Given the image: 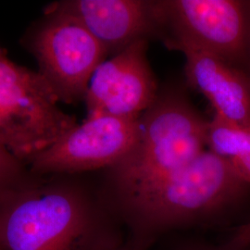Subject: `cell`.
<instances>
[{
  "instance_id": "obj_1",
  "label": "cell",
  "mask_w": 250,
  "mask_h": 250,
  "mask_svg": "<svg viewBox=\"0 0 250 250\" xmlns=\"http://www.w3.org/2000/svg\"><path fill=\"white\" fill-rule=\"evenodd\" d=\"M126 241L148 250L162 236L238 223L250 203V185L206 149L187 166L133 191L105 196Z\"/></svg>"
},
{
  "instance_id": "obj_2",
  "label": "cell",
  "mask_w": 250,
  "mask_h": 250,
  "mask_svg": "<svg viewBox=\"0 0 250 250\" xmlns=\"http://www.w3.org/2000/svg\"><path fill=\"white\" fill-rule=\"evenodd\" d=\"M125 241L101 187L76 174L34 175L0 200L3 250H108Z\"/></svg>"
},
{
  "instance_id": "obj_3",
  "label": "cell",
  "mask_w": 250,
  "mask_h": 250,
  "mask_svg": "<svg viewBox=\"0 0 250 250\" xmlns=\"http://www.w3.org/2000/svg\"><path fill=\"white\" fill-rule=\"evenodd\" d=\"M207 125L178 94L158 96L138 118L132 149L106 170L101 186L104 195L133 191L187 166L207 149Z\"/></svg>"
},
{
  "instance_id": "obj_4",
  "label": "cell",
  "mask_w": 250,
  "mask_h": 250,
  "mask_svg": "<svg viewBox=\"0 0 250 250\" xmlns=\"http://www.w3.org/2000/svg\"><path fill=\"white\" fill-rule=\"evenodd\" d=\"M59 102L39 72L13 62L0 46V145L25 166L78 125Z\"/></svg>"
},
{
  "instance_id": "obj_5",
  "label": "cell",
  "mask_w": 250,
  "mask_h": 250,
  "mask_svg": "<svg viewBox=\"0 0 250 250\" xmlns=\"http://www.w3.org/2000/svg\"><path fill=\"white\" fill-rule=\"evenodd\" d=\"M165 43L186 42L246 72L250 51V1H153Z\"/></svg>"
},
{
  "instance_id": "obj_6",
  "label": "cell",
  "mask_w": 250,
  "mask_h": 250,
  "mask_svg": "<svg viewBox=\"0 0 250 250\" xmlns=\"http://www.w3.org/2000/svg\"><path fill=\"white\" fill-rule=\"evenodd\" d=\"M45 14L48 19L31 46L38 72L60 102L84 100L90 81L105 62L107 51L71 15L57 10H45Z\"/></svg>"
},
{
  "instance_id": "obj_7",
  "label": "cell",
  "mask_w": 250,
  "mask_h": 250,
  "mask_svg": "<svg viewBox=\"0 0 250 250\" xmlns=\"http://www.w3.org/2000/svg\"><path fill=\"white\" fill-rule=\"evenodd\" d=\"M138 118H86L37 155L29 165L32 174H80L107 170L122 161L133 147Z\"/></svg>"
},
{
  "instance_id": "obj_8",
  "label": "cell",
  "mask_w": 250,
  "mask_h": 250,
  "mask_svg": "<svg viewBox=\"0 0 250 250\" xmlns=\"http://www.w3.org/2000/svg\"><path fill=\"white\" fill-rule=\"evenodd\" d=\"M146 51L147 39H140L99 66L84 98L86 118L136 119L151 107L158 93Z\"/></svg>"
},
{
  "instance_id": "obj_9",
  "label": "cell",
  "mask_w": 250,
  "mask_h": 250,
  "mask_svg": "<svg viewBox=\"0 0 250 250\" xmlns=\"http://www.w3.org/2000/svg\"><path fill=\"white\" fill-rule=\"evenodd\" d=\"M57 10L76 19L113 56L128 45L158 32L153 1L70 0L51 4Z\"/></svg>"
},
{
  "instance_id": "obj_10",
  "label": "cell",
  "mask_w": 250,
  "mask_h": 250,
  "mask_svg": "<svg viewBox=\"0 0 250 250\" xmlns=\"http://www.w3.org/2000/svg\"><path fill=\"white\" fill-rule=\"evenodd\" d=\"M184 54L189 84L202 94L215 115L250 129V77L212 54L186 42L165 43Z\"/></svg>"
},
{
  "instance_id": "obj_11",
  "label": "cell",
  "mask_w": 250,
  "mask_h": 250,
  "mask_svg": "<svg viewBox=\"0 0 250 250\" xmlns=\"http://www.w3.org/2000/svg\"><path fill=\"white\" fill-rule=\"evenodd\" d=\"M207 149L223 159L250 185V129L215 115L207 125Z\"/></svg>"
},
{
  "instance_id": "obj_12",
  "label": "cell",
  "mask_w": 250,
  "mask_h": 250,
  "mask_svg": "<svg viewBox=\"0 0 250 250\" xmlns=\"http://www.w3.org/2000/svg\"><path fill=\"white\" fill-rule=\"evenodd\" d=\"M26 167L0 145V200L33 178L34 174Z\"/></svg>"
},
{
  "instance_id": "obj_13",
  "label": "cell",
  "mask_w": 250,
  "mask_h": 250,
  "mask_svg": "<svg viewBox=\"0 0 250 250\" xmlns=\"http://www.w3.org/2000/svg\"><path fill=\"white\" fill-rule=\"evenodd\" d=\"M170 250H250V249L235 244L229 239L221 244H215L200 237L183 236L173 241Z\"/></svg>"
},
{
  "instance_id": "obj_14",
  "label": "cell",
  "mask_w": 250,
  "mask_h": 250,
  "mask_svg": "<svg viewBox=\"0 0 250 250\" xmlns=\"http://www.w3.org/2000/svg\"><path fill=\"white\" fill-rule=\"evenodd\" d=\"M229 240L250 249V221L233 228Z\"/></svg>"
},
{
  "instance_id": "obj_15",
  "label": "cell",
  "mask_w": 250,
  "mask_h": 250,
  "mask_svg": "<svg viewBox=\"0 0 250 250\" xmlns=\"http://www.w3.org/2000/svg\"><path fill=\"white\" fill-rule=\"evenodd\" d=\"M137 250L135 248H134L129 242L126 241L125 240L122 245H120V246H118L116 248H113V249H111V250Z\"/></svg>"
},
{
  "instance_id": "obj_16",
  "label": "cell",
  "mask_w": 250,
  "mask_h": 250,
  "mask_svg": "<svg viewBox=\"0 0 250 250\" xmlns=\"http://www.w3.org/2000/svg\"><path fill=\"white\" fill-rule=\"evenodd\" d=\"M246 73L249 75L250 77V57H249V62H248V67H247V71Z\"/></svg>"
},
{
  "instance_id": "obj_17",
  "label": "cell",
  "mask_w": 250,
  "mask_h": 250,
  "mask_svg": "<svg viewBox=\"0 0 250 250\" xmlns=\"http://www.w3.org/2000/svg\"><path fill=\"white\" fill-rule=\"evenodd\" d=\"M0 250H2V249H1V248H0Z\"/></svg>"
}]
</instances>
